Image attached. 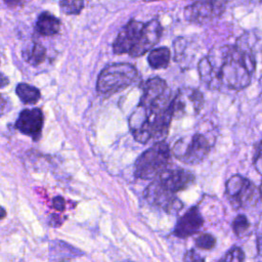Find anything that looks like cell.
<instances>
[{
    "label": "cell",
    "instance_id": "6da1fadb",
    "mask_svg": "<svg viewBox=\"0 0 262 262\" xmlns=\"http://www.w3.org/2000/svg\"><path fill=\"white\" fill-rule=\"evenodd\" d=\"M255 71L254 54L242 45L214 46L198 63L201 82L212 90H243Z\"/></svg>",
    "mask_w": 262,
    "mask_h": 262
},
{
    "label": "cell",
    "instance_id": "7a4b0ae2",
    "mask_svg": "<svg viewBox=\"0 0 262 262\" xmlns=\"http://www.w3.org/2000/svg\"><path fill=\"white\" fill-rule=\"evenodd\" d=\"M141 89L138 104L128 119L130 132L142 144L165 140L173 120L171 89L160 77L147 79Z\"/></svg>",
    "mask_w": 262,
    "mask_h": 262
},
{
    "label": "cell",
    "instance_id": "3957f363",
    "mask_svg": "<svg viewBox=\"0 0 262 262\" xmlns=\"http://www.w3.org/2000/svg\"><path fill=\"white\" fill-rule=\"evenodd\" d=\"M162 35L163 27L157 18L146 23L130 19L113 42V51L116 54L139 57L149 52L158 44Z\"/></svg>",
    "mask_w": 262,
    "mask_h": 262
},
{
    "label": "cell",
    "instance_id": "277c9868",
    "mask_svg": "<svg viewBox=\"0 0 262 262\" xmlns=\"http://www.w3.org/2000/svg\"><path fill=\"white\" fill-rule=\"evenodd\" d=\"M138 79V71L132 63H111L98 75L96 90L101 95H112L134 85Z\"/></svg>",
    "mask_w": 262,
    "mask_h": 262
},
{
    "label": "cell",
    "instance_id": "5b68a950",
    "mask_svg": "<svg viewBox=\"0 0 262 262\" xmlns=\"http://www.w3.org/2000/svg\"><path fill=\"white\" fill-rule=\"evenodd\" d=\"M171 149L165 140L155 142L135 161L134 175L143 180H154L168 167Z\"/></svg>",
    "mask_w": 262,
    "mask_h": 262
},
{
    "label": "cell",
    "instance_id": "8992f818",
    "mask_svg": "<svg viewBox=\"0 0 262 262\" xmlns=\"http://www.w3.org/2000/svg\"><path fill=\"white\" fill-rule=\"evenodd\" d=\"M210 149L211 143L209 139L201 133H195L178 139L171 151L180 162L188 165H195L207 158Z\"/></svg>",
    "mask_w": 262,
    "mask_h": 262
},
{
    "label": "cell",
    "instance_id": "52a82bcc",
    "mask_svg": "<svg viewBox=\"0 0 262 262\" xmlns=\"http://www.w3.org/2000/svg\"><path fill=\"white\" fill-rule=\"evenodd\" d=\"M225 194L235 209L253 206L260 196L259 188L251 180L241 175H233L227 180Z\"/></svg>",
    "mask_w": 262,
    "mask_h": 262
},
{
    "label": "cell",
    "instance_id": "ba28073f",
    "mask_svg": "<svg viewBox=\"0 0 262 262\" xmlns=\"http://www.w3.org/2000/svg\"><path fill=\"white\" fill-rule=\"evenodd\" d=\"M227 6V0H195L183 9L186 21L204 25L222 16Z\"/></svg>",
    "mask_w": 262,
    "mask_h": 262
},
{
    "label": "cell",
    "instance_id": "9c48e42d",
    "mask_svg": "<svg viewBox=\"0 0 262 262\" xmlns=\"http://www.w3.org/2000/svg\"><path fill=\"white\" fill-rule=\"evenodd\" d=\"M203 93L195 88H180L172 98L171 107L173 119L198 115L204 106Z\"/></svg>",
    "mask_w": 262,
    "mask_h": 262
},
{
    "label": "cell",
    "instance_id": "30bf717a",
    "mask_svg": "<svg viewBox=\"0 0 262 262\" xmlns=\"http://www.w3.org/2000/svg\"><path fill=\"white\" fill-rule=\"evenodd\" d=\"M154 180L165 190L175 193L189 187L194 182V175L190 171L181 168H167Z\"/></svg>",
    "mask_w": 262,
    "mask_h": 262
},
{
    "label": "cell",
    "instance_id": "8fae6325",
    "mask_svg": "<svg viewBox=\"0 0 262 262\" xmlns=\"http://www.w3.org/2000/svg\"><path fill=\"white\" fill-rule=\"evenodd\" d=\"M146 201L166 212H178L183 204L175 196V193L169 192L161 187L155 180L146 187L144 191Z\"/></svg>",
    "mask_w": 262,
    "mask_h": 262
},
{
    "label": "cell",
    "instance_id": "7c38bea8",
    "mask_svg": "<svg viewBox=\"0 0 262 262\" xmlns=\"http://www.w3.org/2000/svg\"><path fill=\"white\" fill-rule=\"evenodd\" d=\"M44 116L40 108H27L21 111L15 122V128L21 133L38 140L41 136Z\"/></svg>",
    "mask_w": 262,
    "mask_h": 262
},
{
    "label": "cell",
    "instance_id": "4fadbf2b",
    "mask_svg": "<svg viewBox=\"0 0 262 262\" xmlns=\"http://www.w3.org/2000/svg\"><path fill=\"white\" fill-rule=\"evenodd\" d=\"M203 223L204 219L199 211V208L191 207L178 220V222L175 225L173 233L180 238L191 236L201 229Z\"/></svg>",
    "mask_w": 262,
    "mask_h": 262
},
{
    "label": "cell",
    "instance_id": "5bb4252c",
    "mask_svg": "<svg viewBox=\"0 0 262 262\" xmlns=\"http://www.w3.org/2000/svg\"><path fill=\"white\" fill-rule=\"evenodd\" d=\"M60 21L53 14L45 11L42 12L36 21V30L43 36H52L59 32Z\"/></svg>",
    "mask_w": 262,
    "mask_h": 262
},
{
    "label": "cell",
    "instance_id": "9a60e30c",
    "mask_svg": "<svg viewBox=\"0 0 262 262\" xmlns=\"http://www.w3.org/2000/svg\"><path fill=\"white\" fill-rule=\"evenodd\" d=\"M171 51L168 47L162 46L152 48L147 55L148 66L154 70L167 69L170 64Z\"/></svg>",
    "mask_w": 262,
    "mask_h": 262
},
{
    "label": "cell",
    "instance_id": "2e32d148",
    "mask_svg": "<svg viewBox=\"0 0 262 262\" xmlns=\"http://www.w3.org/2000/svg\"><path fill=\"white\" fill-rule=\"evenodd\" d=\"M15 92L17 94V96L19 97V99L27 104H32V103H36L40 97V91L38 88L31 86L27 83H19L16 86Z\"/></svg>",
    "mask_w": 262,
    "mask_h": 262
},
{
    "label": "cell",
    "instance_id": "e0dca14e",
    "mask_svg": "<svg viewBox=\"0 0 262 262\" xmlns=\"http://www.w3.org/2000/svg\"><path fill=\"white\" fill-rule=\"evenodd\" d=\"M45 55H46L45 48L41 44L35 43V44H33V47L30 50V53H28V55L26 57H27V60L31 64L37 66L44 60Z\"/></svg>",
    "mask_w": 262,
    "mask_h": 262
},
{
    "label": "cell",
    "instance_id": "ac0fdd59",
    "mask_svg": "<svg viewBox=\"0 0 262 262\" xmlns=\"http://www.w3.org/2000/svg\"><path fill=\"white\" fill-rule=\"evenodd\" d=\"M84 8V0H61L60 9L66 14H78Z\"/></svg>",
    "mask_w": 262,
    "mask_h": 262
},
{
    "label": "cell",
    "instance_id": "d6986e66",
    "mask_svg": "<svg viewBox=\"0 0 262 262\" xmlns=\"http://www.w3.org/2000/svg\"><path fill=\"white\" fill-rule=\"evenodd\" d=\"M232 228L237 236H243L250 228V223L245 215H237L232 221Z\"/></svg>",
    "mask_w": 262,
    "mask_h": 262
},
{
    "label": "cell",
    "instance_id": "ffe728a7",
    "mask_svg": "<svg viewBox=\"0 0 262 262\" xmlns=\"http://www.w3.org/2000/svg\"><path fill=\"white\" fill-rule=\"evenodd\" d=\"M216 245V238L210 233H202L195 238V246L203 250H211Z\"/></svg>",
    "mask_w": 262,
    "mask_h": 262
},
{
    "label": "cell",
    "instance_id": "44dd1931",
    "mask_svg": "<svg viewBox=\"0 0 262 262\" xmlns=\"http://www.w3.org/2000/svg\"><path fill=\"white\" fill-rule=\"evenodd\" d=\"M219 262H244V252L238 247L232 248L220 259Z\"/></svg>",
    "mask_w": 262,
    "mask_h": 262
},
{
    "label": "cell",
    "instance_id": "7402d4cb",
    "mask_svg": "<svg viewBox=\"0 0 262 262\" xmlns=\"http://www.w3.org/2000/svg\"><path fill=\"white\" fill-rule=\"evenodd\" d=\"M184 262H204V259L201 258L194 250H189L184 255Z\"/></svg>",
    "mask_w": 262,
    "mask_h": 262
},
{
    "label": "cell",
    "instance_id": "603a6c76",
    "mask_svg": "<svg viewBox=\"0 0 262 262\" xmlns=\"http://www.w3.org/2000/svg\"><path fill=\"white\" fill-rule=\"evenodd\" d=\"M53 207L57 210V211H63L66 208V203L64 200L61 196H56L53 199Z\"/></svg>",
    "mask_w": 262,
    "mask_h": 262
},
{
    "label": "cell",
    "instance_id": "cb8c5ba5",
    "mask_svg": "<svg viewBox=\"0 0 262 262\" xmlns=\"http://www.w3.org/2000/svg\"><path fill=\"white\" fill-rule=\"evenodd\" d=\"M9 7H16L20 6L25 3V0H3Z\"/></svg>",
    "mask_w": 262,
    "mask_h": 262
},
{
    "label": "cell",
    "instance_id": "d4e9b609",
    "mask_svg": "<svg viewBox=\"0 0 262 262\" xmlns=\"http://www.w3.org/2000/svg\"><path fill=\"white\" fill-rule=\"evenodd\" d=\"M8 83H9V80L7 79V77H5L4 75L0 74V88L5 87Z\"/></svg>",
    "mask_w": 262,
    "mask_h": 262
},
{
    "label": "cell",
    "instance_id": "484cf974",
    "mask_svg": "<svg viewBox=\"0 0 262 262\" xmlns=\"http://www.w3.org/2000/svg\"><path fill=\"white\" fill-rule=\"evenodd\" d=\"M6 216V211L0 206V220L3 219Z\"/></svg>",
    "mask_w": 262,
    "mask_h": 262
},
{
    "label": "cell",
    "instance_id": "4316f807",
    "mask_svg": "<svg viewBox=\"0 0 262 262\" xmlns=\"http://www.w3.org/2000/svg\"><path fill=\"white\" fill-rule=\"evenodd\" d=\"M142 1L148 3V2H156V1H161V0H142Z\"/></svg>",
    "mask_w": 262,
    "mask_h": 262
},
{
    "label": "cell",
    "instance_id": "83f0119b",
    "mask_svg": "<svg viewBox=\"0 0 262 262\" xmlns=\"http://www.w3.org/2000/svg\"><path fill=\"white\" fill-rule=\"evenodd\" d=\"M259 193H260V196H262V184H261V186L259 188Z\"/></svg>",
    "mask_w": 262,
    "mask_h": 262
},
{
    "label": "cell",
    "instance_id": "f1b7e54d",
    "mask_svg": "<svg viewBox=\"0 0 262 262\" xmlns=\"http://www.w3.org/2000/svg\"><path fill=\"white\" fill-rule=\"evenodd\" d=\"M253 2H257V3H262V0H251Z\"/></svg>",
    "mask_w": 262,
    "mask_h": 262
}]
</instances>
